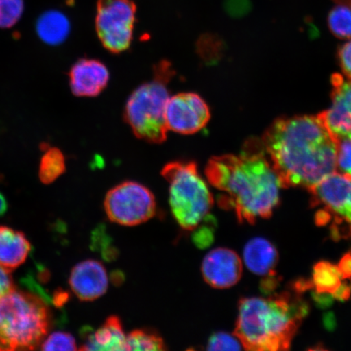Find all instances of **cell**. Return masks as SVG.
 <instances>
[{
  "mask_svg": "<svg viewBox=\"0 0 351 351\" xmlns=\"http://www.w3.org/2000/svg\"><path fill=\"white\" fill-rule=\"evenodd\" d=\"M261 141L282 188L308 190L337 172L340 141L319 115L280 118Z\"/></svg>",
  "mask_w": 351,
  "mask_h": 351,
  "instance_id": "1",
  "label": "cell"
},
{
  "mask_svg": "<svg viewBox=\"0 0 351 351\" xmlns=\"http://www.w3.org/2000/svg\"><path fill=\"white\" fill-rule=\"evenodd\" d=\"M205 174L210 185L225 193L219 205L234 210L241 223L269 218L279 204L282 186L260 140L250 139L239 156L212 158Z\"/></svg>",
  "mask_w": 351,
  "mask_h": 351,
  "instance_id": "2",
  "label": "cell"
},
{
  "mask_svg": "<svg viewBox=\"0 0 351 351\" xmlns=\"http://www.w3.org/2000/svg\"><path fill=\"white\" fill-rule=\"evenodd\" d=\"M300 292L240 300L234 335L245 350H287L291 348L308 306Z\"/></svg>",
  "mask_w": 351,
  "mask_h": 351,
  "instance_id": "3",
  "label": "cell"
},
{
  "mask_svg": "<svg viewBox=\"0 0 351 351\" xmlns=\"http://www.w3.org/2000/svg\"><path fill=\"white\" fill-rule=\"evenodd\" d=\"M50 324L49 307L41 296L14 288L0 297V351L37 349Z\"/></svg>",
  "mask_w": 351,
  "mask_h": 351,
  "instance_id": "4",
  "label": "cell"
},
{
  "mask_svg": "<svg viewBox=\"0 0 351 351\" xmlns=\"http://www.w3.org/2000/svg\"><path fill=\"white\" fill-rule=\"evenodd\" d=\"M174 71L166 61L156 66L151 82L139 86L130 96L125 119L136 137L150 143H162L167 138L165 109L170 98L168 84Z\"/></svg>",
  "mask_w": 351,
  "mask_h": 351,
  "instance_id": "5",
  "label": "cell"
},
{
  "mask_svg": "<svg viewBox=\"0 0 351 351\" xmlns=\"http://www.w3.org/2000/svg\"><path fill=\"white\" fill-rule=\"evenodd\" d=\"M162 176L169 184V204L178 225L194 230L213 205L208 184L195 162L175 161L164 167Z\"/></svg>",
  "mask_w": 351,
  "mask_h": 351,
  "instance_id": "6",
  "label": "cell"
},
{
  "mask_svg": "<svg viewBox=\"0 0 351 351\" xmlns=\"http://www.w3.org/2000/svg\"><path fill=\"white\" fill-rule=\"evenodd\" d=\"M308 191L317 225L328 226L335 241H351V178L335 172Z\"/></svg>",
  "mask_w": 351,
  "mask_h": 351,
  "instance_id": "7",
  "label": "cell"
},
{
  "mask_svg": "<svg viewBox=\"0 0 351 351\" xmlns=\"http://www.w3.org/2000/svg\"><path fill=\"white\" fill-rule=\"evenodd\" d=\"M137 7L131 0H98L95 29L104 48L119 54L129 49L134 38Z\"/></svg>",
  "mask_w": 351,
  "mask_h": 351,
  "instance_id": "8",
  "label": "cell"
},
{
  "mask_svg": "<svg viewBox=\"0 0 351 351\" xmlns=\"http://www.w3.org/2000/svg\"><path fill=\"white\" fill-rule=\"evenodd\" d=\"M104 209L110 221L135 226L155 216L156 202L152 191L142 184L125 182L108 192Z\"/></svg>",
  "mask_w": 351,
  "mask_h": 351,
  "instance_id": "9",
  "label": "cell"
},
{
  "mask_svg": "<svg viewBox=\"0 0 351 351\" xmlns=\"http://www.w3.org/2000/svg\"><path fill=\"white\" fill-rule=\"evenodd\" d=\"M208 105L199 95L184 92L170 96L165 109L168 130L180 134H194L208 125Z\"/></svg>",
  "mask_w": 351,
  "mask_h": 351,
  "instance_id": "10",
  "label": "cell"
},
{
  "mask_svg": "<svg viewBox=\"0 0 351 351\" xmlns=\"http://www.w3.org/2000/svg\"><path fill=\"white\" fill-rule=\"evenodd\" d=\"M332 85L331 107L318 115L339 141L351 139V79L335 73Z\"/></svg>",
  "mask_w": 351,
  "mask_h": 351,
  "instance_id": "11",
  "label": "cell"
},
{
  "mask_svg": "<svg viewBox=\"0 0 351 351\" xmlns=\"http://www.w3.org/2000/svg\"><path fill=\"white\" fill-rule=\"evenodd\" d=\"M243 265L239 254L227 248L210 251L202 263V274L210 287L226 289L239 282Z\"/></svg>",
  "mask_w": 351,
  "mask_h": 351,
  "instance_id": "12",
  "label": "cell"
},
{
  "mask_svg": "<svg viewBox=\"0 0 351 351\" xmlns=\"http://www.w3.org/2000/svg\"><path fill=\"white\" fill-rule=\"evenodd\" d=\"M110 74L106 65L95 59H81L69 71V85L77 97H96L107 87Z\"/></svg>",
  "mask_w": 351,
  "mask_h": 351,
  "instance_id": "13",
  "label": "cell"
},
{
  "mask_svg": "<svg viewBox=\"0 0 351 351\" xmlns=\"http://www.w3.org/2000/svg\"><path fill=\"white\" fill-rule=\"evenodd\" d=\"M69 285L81 301L97 300L106 293L108 287L106 269L99 261L88 260L79 263L72 269Z\"/></svg>",
  "mask_w": 351,
  "mask_h": 351,
  "instance_id": "14",
  "label": "cell"
},
{
  "mask_svg": "<svg viewBox=\"0 0 351 351\" xmlns=\"http://www.w3.org/2000/svg\"><path fill=\"white\" fill-rule=\"evenodd\" d=\"M126 337L119 317L112 315L94 332H85L81 350H127Z\"/></svg>",
  "mask_w": 351,
  "mask_h": 351,
  "instance_id": "15",
  "label": "cell"
},
{
  "mask_svg": "<svg viewBox=\"0 0 351 351\" xmlns=\"http://www.w3.org/2000/svg\"><path fill=\"white\" fill-rule=\"evenodd\" d=\"M24 232L0 226V266L12 271L22 265L32 252Z\"/></svg>",
  "mask_w": 351,
  "mask_h": 351,
  "instance_id": "16",
  "label": "cell"
},
{
  "mask_svg": "<svg viewBox=\"0 0 351 351\" xmlns=\"http://www.w3.org/2000/svg\"><path fill=\"white\" fill-rule=\"evenodd\" d=\"M244 261L248 269L258 275L274 274L278 261V253L270 241L254 239L245 245Z\"/></svg>",
  "mask_w": 351,
  "mask_h": 351,
  "instance_id": "17",
  "label": "cell"
},
{
  "mask_svg": "<svg viewBox=\"0 0 351 351\" xmlns=\"http://www.w3.org/2000/svg\"><path fill=\"white\" fill-rule=\"evenodd\" d=\"M36 32L39 38L47 45L58 46L68 38L71 32V23L62 12L47 11L39 16Z\"/></svg>",
  "mask_w": 351,
  "mask_h": 351,
  "instance_id": "18",
  "label": "cell"
},
{
  "mask_svg": "<svg viewBox=\"0 0 351 351\" xmlns=\"http://www.w3.org/2000/svg\"><path fill=\"white\" fill-rule=\"evenodd\" d=\"M342 278L337 265L320 261L313 267L311 285L319 295H332L341 287Z\"/></svg>",
  "mask_w": 351,
  "mask_h": 351,
  "instance_id": "19",
  "label": "cell"
},
{
  "mask_svg": "<svg viewBox=\"0 0 351 351\" xmlns=\"http://www.w3.org/2000/svg\"><path fill=\"white\" fill-rule=\"evenodd\" d=\"M66 169L65 157L58 148L46 149L39 165V178L43 184H51L64 174Z\"/></svg>",
  "mask_w": 351,
  "mask_h": 351,
  "instance_id": "20",
  "label": "cell"
},
{
  "mask_svg": "<svg viewBox=\"0 0 351 351\" xmlns=\"http://www.w3.org/2000/svg\"><path fill=\"white\" fill-rule=\"evenodd\" d=\"M127 350L156 351L167 350L162 337L151 329H136L126 337Z\"/></svg>",
  "mask_w": 351,
  "mask_h": 351,
  "instance_id": "21",
  "label": "cell"
},
{
  "mask_svg": "<svg viewBox=\"0 0 351 351\" xmlns=\"http://www.w3.org/2000/svg\"><path fill=\"white\" fill-rule=\"evenodd\" d=\"M329 29L337 38L351 39V6L339 4L328 16Z\"/></svg>",
  "mask_w": 351,
  "mask_h": 351,
  "instance_id": "22",
  "label": "cell"
},
{
  "mask_svg": "<svg viewBox=\"0 0 351 351\" xmlns=\"http://www.w3.org/2000/svg\"><path fill=\"white\" fill-rule=\"evenodd\" d=\"M23 12L24 0H0V28H12L19 21Z\"/></svg>",
  "mask_w": 351,
  "mask_h": 351,
  "instance_id": "23",
  "label": "cell"
},
{
  "mask_svg": "<svg viewBox=\"0 0 351 351\" xmlns=\"http://www.w3.org/2000/svg\"><path fill=\"white\" fill-rule=\"evenodd\" d=\"M43 350H77L76 341L68 332H56L52 333L47 339L42 342Z\"/></svg>",
  "mask_w": 351,
  "mask_h": 351,
  "instance_id": "24",
  "label": "cell"
},
{
  "mask_svg": "<svg viewBox=\"0 0 351 351\" xmlns=\"http://www.w3.org/2000/svg\"><path fill=\"white\" fill-rule=\"evenodd\" d=\"M92 240V247L101 251L105 261H111L117 258V249L111 245V239L105 232L104 227H99L95 230Z\"/></svg>",
  "mask_w": 351,
  "mask_h": 351,
  "instance_id": "25",
  "label": "cell"
},
{
  "mask_svg": "<svg viewBox=\"0 0 351 351\" xmlns=\"http://www.w3.org/2000/svg\"><path fill=\"white\" fill-rule=\"evenodd\" d=\"M241 343L238 337L226 332H217L210 337L207 349L208 350H239Z\"/></svg>",
  "mask_w": 351,
  "mask_h": 351,
  "instance_id": "26",
  "label": "cell"
},
{
  "mask_svg": "<svg viewBox=\"0 0 351 351\" xmlns=\"http://www.w3.org/2000/svg\"><path fill=\"white\" fill-rule=\"evenodd\" d=\"M337 172L351 178V139L339 142L337 156Z\"/></svg>",
  "mask_w": 351,
  "mask_h": 351,
  "instance_id": "27",
  "label": "cell"
},
{
  "mask_svg": "<svg viewBox=\"0 0 351 351\" xmlns=\"http://www.w3.org/2000/svg\"><path fill=\"white\" fill-rule=\"evenodd\" d=\"M194 234L192 236V240L194 241L197 247L206 248L209 247L214 241L213 228L209 223H204L200 227L197 226L194 230Z\"/></svg>",
  "mask_w": 351,
  "mask_h": 351,
  "instance_id": "28",
  "label": "cell"
},
{
  "mask_svg": "<svg viewBox=\"0 0 351 351\" xmlns=\"http://www.w3.org/2000/svg\"><path fill=\"white\" fill-rule=\"evenodd\" d=\"M339 61L345 77L351 79V40L339 48Z\"/></svg>",
  "mask_w": 351,
  "mask_h": 351,
  "instance_id": "29",
  "label": "cell"
},
{
  "mask_svg": "<svg viewBox=\"0 0 351 351\" xmlns=\"http://www.w3.org/2000/svg\"><path fill=\"white\" fill-rule=\"evenodd\" d=\"M10 273L11 271L0 266V297L15 288Z\"/></svg>",
  "mask_w": 351,
  "mask_h": 351,
  "instance_id": "30",
  "label": "cell"
},
{
  "mask_svg": "<svg viewBox=\"0 0 351 351\" xmlns=\"http://www.w3.org/2000/svg\"><path fill=\"white\" fill-rule=\"evenodd\" d=\"M337 266L339 267L342 280L351 278V251L344 254Z\"/></svg>",
  "mask_w": 351,
  "mask_h": 351,
  "instance_id": "31",
  "label": "cell"
},
{
  "mask_svg": "<svg viewBox=\"0 0 351 351\" xmlns=\"http://www.w3.org/2000/svg\"><path fill=\"white\" fill-rule=\"evenodd\" d=\"M351 293V285L348 283H341V287L332 295L333 298L337 300H348Z\"/></svg>",
  "mask_w": 351,
  "mask_h": 351,
  "instance_id": "32",
  "label": "cell"
},
{
  "mask_svg": "<svg viewBox=\"0 0 351 351\" xmlns=\"http://www.w3.org/2000/svg\"><path fill=\"white\" fill-rule=\"evenodd\" d=\"M69 300V295L67 293H65L63 291H60L58 292H56L53 300H52V302L56 306H63L66 302Z\"/></svg>",
  "mask_w": 351,
  "mask_h": 351,
  "instance_id": "33",
  "label": "cell"
},
{
  "mask_svg": "<svg viewBox=\"0 0 351 351\" xmlns=\"http://www.w3.org/2000/svg\"><path fill=\"white\" fill-rule=\"evenodd\" d=\"M8 208V204L6 197L0 192V217L6 214Z\"/></svg>",
  "mask_w": 351,
  "mask_h": 351,
  "instance_id": "34",
  "label": "cell"
}]
</instances>
